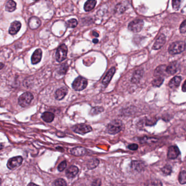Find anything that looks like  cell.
<instances>
[{"mask_svg":"<svg viewBox=\"0 0 186 186\" xmlns=\"http://www.w3.org/2000/svg\"><path fill=\"white\" fill-rule=\"evenodd\" d=\"M79 172V169L77 167L74 165H71L67 169L66 171V175L68 178H72L77 175Z\"/></svg>","mask_w":186,"mask_h":186,"instance_id":"obj_12","label":"cell"},{"mask_svg":"<svg viewBox=\"0 0 186 186\" xmlns=\"http://www.w3.org/2000/svg\"><path fill=\"white\" fill-rule=\"evenodd\" d=\"M72 129L75 133L81 135L85 134L92 131V127L90 125L83 123L76 124L72 127Z\"/></svg>","mask_w":186,"mask_h":186,"instance_id":"obj_5","label":"cell"},{"mask_svg":"<svg viewBox=\"0 0 186 186\" xmlns=\"http://www.w3.org/2000/svg\"><path fill=\"white\" fill-rule=\"evenodd\" d=\"M33 99V96L31 92H25L19 97L18 103L20 106L23 108H25L30 105Z\"/></svg>","mask_w":186,"mask_h":186,"instance_id":"obj_3","label":"cell"},{"mask_svg":"<svg viewBox=\"0 0 186 186\" xmlns=\"http://www.w3.org/2000/svg\"><path fill=\"white\" fill-rule=\"evenodd\" d=\"M23 162V158L22 156L15 157L9 159L7 166L10 170H14L20 166Z\"/></svg>","mask_w":186,"mask_h":186,"instance_id":"obj_7","label":"cell"},{"mask_svg":"<svg viewBox=\"0 0 186 186\" xmlns=\"http://www.w3.org/2000/svg\"><path fill=\"white\" fill-rule=\"evenodd\" d=\"M28 185H35V184L34 183H29Z\"/></svg>","mask_w":186,"mask_h":186,"instance_id":"obj_42","label":"cell"},{"mask_svg":"<svg viewBox=\"0 0 186 186\" xmlns=\"http://www.w3.org/2000/svg\"><path fill=\"white\" fill-rule=\"evenodd\" d=\"M67 162L66 160L63 161L58 166V170L59 171H62L64 170V169L66 168Z\"/></svg>","mask_w":186,"mask_h":186,"instance_id":"obj_35","label":"cell"},{"mask_svg":"<svg viewBox=\"0 0 186 186\" xmlns=\"http://www.w3.org/2000/svg\"><path fill=\"white\" fill-rule=\"evenodd\" d=\"M54 118H55L54 114L51 112L46 111L42 115V118L45 122H47V123L53 122V120H54Z\"/></svg>","mask_w":186,"mask_h":186,"instance_id":"obj_23","label":"cell"},{"mask_svg":"<svg viewBox=\"0 0 186 186\" xmlns=\"http://www.w3.org/2000/svg\"><path fill=\"white\" fill-rule=\"evenodd\" d=\"M68 49L67 47L65 44H62L60 46L56 53V59L58 62H61L65 60L67 56Z\"/></svg>","mask_w":186,"mask_h":186,"instance_id":"obj_6","label":"cell"},{"mask_svg":"<svg viewBox=\"0 0 186 186\" xmlns=\"http://www.w3.org/2000/svg\"><path fill=\"white\" fill-rule=\"evenodd\" d=\"M103 111H104V108H103V107H94L91 110L90 114L92 116L96 115H98L99 113H102Z\"/></svg>","mask_w":186,"mask_h":186,"instance_id":"obj_27","label":"cell"},{"mask_svg":"<svg viewBox=\"0 0 186 186\" xmlns=\"http://www.w3.org/2000/svg\"><path fill=\"white\" fill-rule=\"evenodd\" d=\"M16 7L17 4L15 1H14L13 0H9L6 3L5 8L7 12H12L13 11H15Z\"/></svg>","mask_w":186,"mask_h":186,"instance_id":"obj_25","label":"cell"},{"mask_svg":"<svg viewBox=\"0 0 186 186\" xmlns=\"http://www.w3.org/2000/svg\"><path fill=\"white\" fill-rule=\"evenodd\" d=\"M181 80L182 78L179 76H176L175 77H173L169 82V87L173 89H175L176 88H178L180 85Z\"/></svg>","mask_w":186,"mask_h":186,"instance_id":"obj_20","label":"cell"},{"mask_svg":"<svg viewBox=\"0 0 186 186\" xmlns=\"http://www.w3.org/2000/svg\"><path fill=\"white\" fill-rule=\"evenodd\" d=\"M70 152L75 156H83L88 153V150L83 147H76L72 148Z\"/></svg>","mask_w":186,"mask_h":186,"instance_id":"obj_14","label":"cell"},{"mask_svg":"<svg viewBox=\"0 0 186 186\" xmlns=\"http://www.w3.org/2000/svg\"><path fill=\"white\" fill-rule=\"evenodd\" d=\"M78 21L75 19H72L67 22L66 25L67 27L71 28H74L78 25Z\"/></svg>","mask_w":186,"mask_h":186,"instance_id":"obj_31","label":"cell"},{"mask_svg":"<svg viewBox=\"0 0 186 186\" xmlns=\"http://www.w3.org/2000/svg\"><path fill=\"white\" fill-rule=\"evenodd\" d=\"M166 42V37L164 34H161L155 41L154 44L152 47V49L154 50H158L164 45Z\"/></svg>","mask_w":186,"mask_h":186,"instance_id":"obj_10","label":"cell"},{"mask_svg":"<svg viewBox=\"0 0 186 186\" xmlns=\"http://www.w3.org/2000/svg\"><path fill=\"white\" fill-rule=\"evenodd\" d=\"M166 71L168 74L170 75L174 74L178 71V63L177 62H173L171 63L167 67Z\"/></svg>","mask_w":186,"mask_h":186,"instance_id":"obj_22","label":"cell"},{"mask_svg":"<svg viewBox=\"0 0 186 186\" xmlns=\"http://www.w3.org/2000/svg\"><path fill=\"white\" fill-rule=\"evenodd\" d=\"M67 93H68V89L66 87H62L58 88L56 91L55 94L56 99H57L58 101L62 100V99H63L64 97L66 96Z\"/></svg>","mask_w":186,"mask_h":186,"instance_id":"obj_15","label":"cell"},{"mask_svg":"<svg viewBox=\"0 0 186 186\" xmlns=\"http://www.w3.org/2000/svg\"><path fill=\"white\" fill-rule=\"evenodd\" d=\"M180 154V150L176 146H171L168 149L167 154L168 158L170 159H176Z\"/></svg>","mask_w":186,"mask_h":186,"instance_id":"obj_9","label":"cell"},{"mask_svg":"<svg viewBox=\"0 0 186 186\" xmlns=\"http://www.w3.org/2000/svg\"><path fill=\"white\" fill-rule=\"evenodd\" d=\"M144 23L142 20L136 19L130 23L128 25V29L133 32H139L143 28Z\"/></svg>","mask_w":186,"mask_h":186,"instance_id":"obj_8","label":"cell"},{"mask_svg":"<svg viewBox=\"0 0 186 186\" xmlns=\"http://www.w3.org/2000/svg\"><path fill=\"white\" fill-rule=\"evenodd\" d=\"M93 43H95V44L98 43V39H93Z\"/></svg>","mask_w":186,"mask_h":186,"instance_id":"obj_41","label":"cell"},{"mask_svg":"<svg viewBox=\"0 0 186 186\" xmlns=\"http://www.w3.org/2000/svg\"><path fill=\"white\" fill-rule=\"evenodd\" d=\"M148 140H153V141H156V139L153 138H143L141 139V143H149Z\"/></svg>","mask_w":186,"mask_h":186,"instance_id":"obj_37","label":"cell"},{"mask_svg":"<svg viewBox=\"0 0 186 186\" xmlns=\"http://www.w3.org/2000/svg\"><path fill=\"white\" fill-rule=\"evenodd\" d=\"M99 163V161L98 159H91L88 161L87 167H88V169H90V170L96 168L98 165Z\"/></svg>","mask_w":186,"mask_h":186,"instance_id":"obj_26","label":"cell"},{"mask_svg":"<svg viewBox=\"0 0 186 186\" xmlns=\"http://www.w3.org/2000/svg\"><path fill=\"white\" fill-rule=\"evenodd\" d=\"M53 185H55V186H67V184L66 182L63 179L59 178V179L56 180L54 182Z\"/></svg>","mask_w":186,"mask_h":186,"instance_id":"obj_34","label":"cell"},{"mask_svg":"<svg viewBox=\"0 0 186 186\" xmlns=\"http://www.w3.org/2000/svg\"><path fill=\"white\" fill-rule=\"evenodd\" d=\"M164 81V79L163 77H156L154 80H153L152 83L153 85L156 87H159L162 84Z\"/></svg>","mask_w":186,"mask_h":186,"instance_id":"obj_29","label":"cell"},{"mask_svg":"<svg viewBox=\"0 0 186 186\" xmlns=\"http://www.w3.org/2000/svg\"><path fill=\"white\" fill-rule=\"evenodd\" d=\"M68 69V66L66 63H63L60 67L58 73L61 75H64L67 73Z\"/></svg>","mask_w":186,"mask_h":186,"instance_id":"obj_32","label":"cell"},{"mask_svg":"<svg viewBox=\"0 0 186 186\" xmlns=\"http://www.w3.org/2000/svg\"><path fill=\"white\" fill-rule=\"evenodd\" d=\"M186 49V43L182 41H178L169 46L168 51L171 55H175L184 52Z\"/></svg>","mask_w":186,"mask_h":186,"instance_id":"obj_2","label":"cell"},{"mask_svg":"<svg viewBox=\"0 0 186 186\" xmlns=\"http://www.w3.org/2000/svg\"><path fill=\"white\" fill-rule=\"evenodd\" d=\"M96 0H88L84 5V9L86 12H89L94 8L96 5Z\"/></svg>","mask_w":186,"mask_h":186,"instance_id":"obj_24","label":"cell"},{"mask_svg":"<svg viewBox=\"0 0 186 186\" xmlns=\"http://www.w3.org/2000/svg\"><path fill=\"white\" fill-rule=\"evenodd\" d=\"M162 171L165 175H169L172 173V168L170 165L167 164L163 168Z\"/></svg>","mask_w":186,"mask_h":186,"instance_id":"obj_30","label":"cell"},{"mask_svg":"<svg viewBox=\"0 0 186 186\" xmlns=\"http://www.w3.org/2000/svg\"><path fill=\"white\" fill-rule=\"evenodd\" d=\"M178 181L180 184H184L186 183V172L182 171L180 172L178 175Z\"/></svg>","mask_w":186,"mask_h":186,"instance_id":"obj_28","label":"cell"},{"mask_svg":"<svg viewBox=\"0 0 186 186\" xmlns=\"http://www.w3.org/2000/svg\"><path fill=\"white\" fill-rule=\"evenodd\" d=\"M143 71L142 69H139L137 71H135L133 74L131 81L134 83H139L141 78H143Z\"/></svg>","mask_w":186,"mask_h":186,"instance_id":"obj_19","label":"cell"},{"mask_svg":"<svg viewBox=\"0 0 186 186\" xmlns=\"http://www.w3.org/2000/svg\"><path fill=\"white\" fill-rule=\"evenodd\" d=\"M116 68L115 67H112L108 72L104 78H103L102 83L104 86H107L108 83L111 81L112 78L113 77L114 74L115 73Z\"/></svg>","mask_w":186,"mask_h":186,"instance_id":"obj_16","label":"cell"},{"mask_svg":"<svg viewBox=\"0 0 186 186\" xmlns=\"http://www.w3.org/2000/svg\"><path fill=\"white\" fill-rule=\"evenodd\" d=\"M129 150H132V151H135L138 148V145L135 143H133V144H131L128 146Z\"/></svg>","mask_w":186,"mask_h":186,"instance_id":"obj_38","label":"cell"},{"mask_svg":"<svg viewBox=\"0 0 186 186\" xmlns=\"http://www.w3.org/2000/svg\"><path fill=\"white\" fill-rule=\"evenodd\" d=\"M92 35L93 36L96 37H99V33L98 32L96 31H93V32H92Z\"/></svg>","mask_w":186,"mask_h":186,"instance_id":"obj_40","label":"cell"},{"mask_svg":"<svg viewBox=\"0 0 186 186\" xmlns=\"http://www.w3.org/2000/svg\"><path fill=\"white\" fill-rule=\"evenodd\" d=\"M182 91L186 92V80L184 81V83H183V85H182Z\"/></svg>","mask_w":186,"mask_h":186,"instance_id":"obj_39","label":"cell"},{"mask_svg":"<svg viewBox=\"0 0 186 186\" xmlns=\"http://www.w3.org/2000/svg\"><path fill=\"white\" fill-rule=\"evenodd\" d=\"M22 24L19 22L15 21L11 24L10 28L9 29V33L12 35H15L20 30Z\"/></svg>","mask_w":186,"mask_h":186,"instance_id":"obj_18","label":"cell"},{"mask_svg":"<svg viewBox=\"0 0 186 186\" xmlns=\"http://www.w3.org/2000/svg\"><path fill=\"white\" fill-rule=\"evenodd\" d=\"M167 66L165 65H161L158 67L154 71V75L156 77H162L163 75L165 74V72L167 73L166 71Z\"/></svg>","mask_w":186,"mask_h":186,"instance_id":"obj_21","label":"cell"},{"mask_svg":"<svg viewBox=\"0 0 186 186\" xmlns=\"http://www.w3.org/2000/svg\"><path fill=\"white\" fill-rule=\"evenodd\" d=\"M183 0H173L172 4H173V8L175 10H178L180 8V5Z\"/></svg>","mask_w":186,"mask_h":186,"instance_id":"obj_33","label":"cell"},{"mask_svg":"<svg viewBox=\"0 0 186 186\" xmlns=\"http://www.w3.org/2000/svg\"><path fill=\"white\" fill-rule=\"evenodd\" d=\"M132 168L138 172H141L145 168V163L140 160H134L131 163Z\"/></svg>","mask_w":186,"mask_h":186,"instance_id":"obj_11","label":"cell"},{"mask_svg":"<svg viewBox=\"0 0 186 186\" xmlns=\"http://www.w3.org/2000/svg\"><path fill=\"white\" fill-rule=\"evenodd\" d=\"M2 67H3V64H2V63H1V68L2 69Z\"/></svg>","mask_w":186,"mask_h":186,"instance_id":"obj_43","label":"cell"},{"mask_svg":"<svg viewBox=\"0 0 186 186\" xmlns=\"http://www.w3.org/2000/svg\"><path fill=\"white\" fill-rule=\"evenodd\" d=\"M180 31L181 33H184L186 32V20L182 22L180 27Z\"/></svg>","mask_w":186,"mask_h":186,"instance_id":"obj_36","label":"cell"},{"mask_svg":"<svg viewBox=\"0 0 186 186\" xmlns=\"http://www.w3.org/2000/svg\"><path fill=\"white\" fill-rule=\"evenodd\" d=\"M41 22L40 19L37 17H33L29 19L28 21V25L31 29L35 30L41 26Z\"/></svg>","mask_w":186,"mask_h":186,"instance_id":"obj_17","label":"cell"},{"mask_svg":"<svg viewBox=\"0 0 186 186\" xmlns=\"http://www.w3.org/2000/svg\"><path fill=\"white\" fill-rule=\"evenodd\" d=\"M123 127V124L121 121L118 120H113L108 124L107 132L110 134H115L122 131Z\"/></svg>","mask_w":186,"mask_h":186,"instance_id":"obj_1","label":"cell"},{"mask_svg":"<svg viewBox=\"0 0 186 186\" xmlns=\"http://www.w3.org/2000/svg\"><path fill=\"white\" fill-rule=\"evenodd\" d=\"M88 80L82 77L77 78L72 83V88L75 91H82L88 86Z\"/></svg>","mask_w":186,"mask_h":186,"instance_id":"obj_4","label":"cell"},{"mask_svg":"<svg viewBox=\"0 0 186 186\" xmlns=\"http://www.w3.org/2000/svg\"><path fill=\"white\" fill-rule=\"evenodd\" d=\"M42 57V51L41 49H37L33 53L31 57V62L33 64H37L41 61Z\"/></svg>","mask_w":186,"mask_h":186,"instance_id":"obj_13","label":"cell"},{"mask_svg":"<svg viewBox=\"0 0 186 186\" xmlns=\"http://www.w3.org/2000/svg\"><path fill=\"white\" fill-rule=\"evenodd\" d=\"M33 1H38V0H33Z\"/></svg>","mask_w":186,"mask_h":186,"instance_id":"obj_44","label":"cell"}]
</instances>
